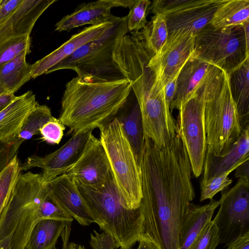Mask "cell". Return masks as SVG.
<instances>
[{
  "instance_id": "6da1fadb",
  "label": "cell",
  "mask_w": 249,
  "mask_h": 249,
  "mask_svg": "<svg viewBox=\"0 0 249 249\" xmlns=\"http://www.w3.org/2000/svg\"><path fill=\"white\" fill-rule=\"evenodd\" d=\"M140 168L143 216L141 235L160 249H179L182 224L195 197L186 149L177 135L166 148L144 136Z\"/></svg>"
},
{
  "instance_id": "7a4b0ae2",
  "label": "cell",
  "mask_w": 249,
  "mask_h": 249,
  "mask_svg": "<svg viewBox=\"0 0 249 249\" xmlns=\"http://www.w3.org/2000/svg\"><path fill=\"white\" fill-rule=\"evenodd\" d=\"M131 90L126 79L87 82L74 77L65 85L58 119L70 133L98 128L115 116Z\"/></svg>"
},
{
  "instance_id": "3957f363",
  "label": "cell",
  "mask_w": 249,
  "mask_h": 249,
  "mask_svg": "<svg viewBox=\"0 0 249 249\" xmlns=\"http://www.w3.org/2000/svg\"><path fill=\"white\" fill-rule=\"evenodd\" d=\"M43 219L73 220L52 200L41 174L20 173L0 216V240L14 232L12 249H25L33 228Z\"/></svg>"
},
{
  "instance_id": "277c9868",
  "label": "cell",
  "mask_w": 249,
  "mask_h": 249,
  "mask_svg": "<svg viewBox=\"0 0 249 249\" xmlns=\"http://www.w3.org/2000/svg\"><path fill=\"white\" fill-rule=\"evenodd\" d=\"M198 90L204 101L206 152L222 156L229 151L243 130L228 74L214 66Z\"/></svg>"
},
{
  "instance_id": "5b68a950",
  "label": "cell",
  "mask_w": 249,
  "mask_h": 249,
  "mask_svg": "<svg viewBox=\"0 0 249 249\" xmlns=\"http://www.w3.org/2000/svg\"><path fill=\"white\" fill-rule=\"evenodd\" d=\"M75 182L94 223L115 239L116 249H131L142 232L143 216L141 206L135 210L124 206L111 171L99 186Z\"/></svg>"
},
{
  "instance_id": "8992f818",
  "label": "cell",
  "mask_w": 249,
  "mask_h": 249,
  "mask_svg": "<svg viewBox=\"0 0 249 249\" xmlns=\"http://www.w3.org/2000/svg\"><path fill=\"white\" fill-rule=\"evenodd\" d=\"M128 32L126 16L119 18L99 37L79 49L45 74L70 69L87 82H112L126 79L113 58L122 38Z\"/></svg>"
},
{
  "instance_id": "52a82bcc",
  "label": "cell",
  "mask_w": 249,
  "mask_h": 249,
  "mask_svg": "<svg viewBox=\"0 0 249 249\" xmlns=\"http://www.w3.org/2000/svg\"><path fill=\"white\" fill-rule=\"evenodd\" d=\"M98 128L122 203L127 209H137L142 199L141 171L122 124L114 117Z\"/></svg>"
},
{
  "instance_id": "ba28073f",
  "label": "cell",
  "mask_w": 249,
  "mask_h": 249,
  "mask_svg": "<svg viewBox=\"0 0 249 249\" xmlns=\"http://www.w3.org/2000/svg\"><path fill=\"white\" fill-rule=\"evenodd\" d=\"M249 24L216 28L209 23L195 36L193 56L229 74L249 58Z\"/></svg>"
},
{
  "instance_id": "9c48e42d",
  "label": "cell",
  "mask_w": 249,
  "mask_h": 249,
  "mask_svg": "<svg viewBox=\"0 0 249 249\" xmlns=\"http://www.w3.org/2000/svg\"><path fill=\"white\" fill-rule=\"evenodd\" d=\"M226 0H156L150 11L165 18L168 36L187 33L196 36L210 23L217 9Z\"/></svg>"
},
{
  "instance_id": "30bf717a",
  "label": "cell",
  "mask_w": 249,
  "mask_h": 249,
  "mask_svg": "<svg viewBox=\"0 0 249 249\" xmlns=\"http://www.w3.org/2000/svg\"><path fill=\"white\" fill-rule=\"evenodd\" d=\"M178 110L176 134L186 149L192 171L198 178L203 171L207 148L204 101L198 89L180 105Z\"/></svg>"
},
{
  "instance_id": "8fae6325",
  "label": "cell",
  "mask_w": 249,
  "mask_h": 249,
  "mask_svg": "<svg viewBox=\"0 0 249 249\" xmlns=\"http://www.w3.org/2000/svg\"><path fill=\"white\" fill-rule=\"evenodd\" d=\"M220 208L213 220L218 230L219 244L227 245L249 231V181L238 178L235 185L222 191Z\"/></svg>"
},
{
  "instance_id": "7c38bea8",
  "label": "cell",
  "mask_w": 249,
  "mask_h": 249,
  "mask_svg": "<svg viewBox=\"0 0 249 249\" xmlns=\"http://www.w3.org/2000/svg\"><path fill=\"white\" fill-rule=\"evenodd\" d=\"M195 36L187 33L168 36L160 53L151 58L148 65L154 73L153 92L163 91L166 84L193 56Z\"/></svg>"
},
{
  "instance_id": "4fadbf2b",
  "label": "cell",
  "mask_w": 249,
  "mask_h": 249,
  "mask_svg": "<svg viewBox=\"0 0 249 249\" xmlns=\"http://www.w3.org/2000/svg\"><path fill=\"white\" fill-rule=\"evenodd\" d=\"M92 129L74 133L72 137L60 148L44 157L33 155L28 157L20 165L21 171L34 167L42 170V178L48 183L65 174L77 161L83 152Z\"/></svg>"
},
{
  "instance_id": "5bb4252c",
  "label": "cell",
  "mask_w": 249,
  "mask_h": 249,
  "mask_svg": "<svg viewBox=\"0 0 249 249\" xmlns=\"http://www.w3.org/2000/svg\"><path fill=\"white\" fill-rule=\"evenodd\" d=\"M110 171L102 142L92 134L80 157L65 174L76 182L95 186L103 183Z\"/></svg>"
},
{
  "instance_id": "9a60e30c",
  "label": "cell",
  "mask_w": 249,
  "mask_h": 249,
  "mask_svg": "<svg viewBox=\"0 0 249 249\" xmlns=\"http://www.w3.org/2000/svg\"><path fill=\"white\" fill-rule=\"evenodd\" d=\"M135 0H98L79 5L71 14L64 16L55 24L58 32L70 31L75 28L90 24L96 25L114 22L120 17L113 16L111 9L113 7L129 8Z\"/></svg>"
},
{
  "instance_id": "2e32d148",
  "label": "cell",
  "mask_w": 249,
  "mask_h": 249,
  "mask_svg": "<svg viewBox=\"0 0 249 249\" xmlns=\"http://www.w3.org/2000/svg\"><path fill=\"white\" fill-rule=\"evenodd\" d=\"M47 183L52 200L81 225L94 223L72 178L64 174Z\"/></svg>"
},
{
  "instance_id": "e0dca14e",
  "label": "cell",
  "mask_w": 249,
  "mask_h": 249,
  "mask_svg": "<svg viewBox=\"0 0 249 249\" xmlns=\"http://www.w3.org/2000/svg\"><path fill=\"white\" fill-rule=\"evenodd\" d=\"M113 23L91 25L72 35L57 49L32 64L31 78L45 74L51 68L71 55L78 49L99 37Z\"/></svg>"
},
{
  "instance_id": "ac0fdd59",
  "label": "cell",
  "mask_w": 249,
  "mask_h": 249,
  "mask_svg": "<svg viewBox=\"0 0 249 249\" xmlns=\"http://www.w3.org/2000/svg\"><path fill=\"white\" fill-rule=\"evenodd\" d=\"M55 0H23L12 16L0 24V42L15 36H30L37 19Z\"/></svg>"
},
{
  "instance_id": "d6986e66",
  "label": "cell",
  "mask_w": 249,
  "mask_h": 249,
  "mask_svg": "<svg viewBox=\"0 0 249 249\" xmlns=\"http://www.w3.org/2000/svg\"><path fill=\"white\" fill-rule=\"evenodd\" d=\"M38 104L36 95L29 90L0 111V141L15 142L26 117Z\"/></svg>"
},
{
  "instance_id": "ffe728a7",
  "label": "cell",
  "mask_w": 249,
  "mask_h": 249,
  "mask_svg": "<svg viewBox=\"0 0 249 249\" xmlns=\"http://www.w3.org/2000/svg\"><path fill=\"white\" fill-rule=\"evenodd\" d=\"M249 160V126L244 128L229 151L222 156L206 152L200 186L212 178Z\"/></svg>"
},
{
  "instance_id": "44dd1931",
  "label": "cell",
  "mask_w": 249,
  "mask_h": 249,
  "mask_svg": "<svg viewBox=\"0 0 249 249\" xmlns=\"http://www.w3.org/2000/svg\"><path fill=\"white\" fill-rule=\"evenodd\" d=\"M214 66L193 56L183 66L179 72L177 90L169 108L178 110L180 105L192 96Z\"/></svg>"
},
{
  "instance_id": "7402d4cb",
  "label": "cell",
  "mask_w": 249,
  "mask_h": 249,
  "mask_svg": "<svg viewBox=\"0 0 249 249\" xmlns=\"http://www.w3.org/2000/svg\"><path fill=\"white\" fill-rule=\"evenodd\" d=\"M115 117L122 124L140 165L144 146V131L141 110L132 90Z\"/></svg>"
},
{
  "instance_id": "603a6c76",
  "label": "cell",
  "mask_w": 249,
  "mask_h": 249,
  "mask_svg": "<svg viewBox=\"0 0 249 249\" xmlns=\"http://www.w3.org/2000/svg\"><path fill=\"white\" fill-rule=\"evenodd\" d=\"M210 200L202 206L191 203L182 224L179 249H189L204 227L212 220L219 202L213 199Z\"/></svg>"
},
{
  "instance_id": "cb8c5ba5",
  "label": "cell",
  "mask_w": 249,
  "mask_h": 249,
  "mask_svg": "<svg viewBox=\"0 0 249 249\" xmlns=\"http://www.w3.org/2000/svg\"><path fill=\"white\" fill-rule=\"evenodd\" d=\"M249 58L228 74L230 90L236 105L243 129L249 122Z\"/></svg>"
},
{
  "instance_id": "d4e9b609",
  "label": "cell",
  "mask_w": 249,
  "mask_h": 249,
  "mask_svg": "<svg viewBox=\"0 0 249 249\" xmlns=\"http://www.w3.org/2000/svg\"><path fill=\"white\" fill-rule=\"evenodd\" d=\"M31 50H24L0 68V84L8 93L14 94L31 79L32 64L26 62Z\"/></svg>"
},
{
  "instance_id": "484cf974",
  "label": "cell",
  "mask_w": 249,
  "mask_h": 249,
  "mask_svg": "<svg viewBox=\"0 0 249 249\" xmlns=\"http://www.w3.org/2000/svg\"><path fill=\"white\" fill-rule=\"evenodd\" d=\"M70 222L54 219L40 220L33 228L25 249H53Z\"/></svg>"
},
{
  "instance_id": "4316f807",
  "label": "cell",
  "mask_w": 249,
  "mask_h": 249,
  "mask_svg": "<svg viewBox=\"0 0 249 249\" xmlns=\"http://www.w3.org/2000/svg\"><path fill=\"white\" fill-rule=\"evenodd\" d=\"M249 18V0H226L216 10L210 24L216 28L243 25Z\"/></svg>"
},
{
  "instance_id": "83f0119b",
  "label": "cell",
  "mask_w": 249,
  "mask_h": 249,
  "mask_svg": "<svg viewBox=\"0 0 249 249\" xmlns=\"http://www.w3.org/2000/svg\"><path fill=\"white\" fill-rule=\"evenodd\" d=\"M53 117L51 110L48 106L38 104L26 117L15 142V147L18 150L25 140L39 134L40 128Z\"/></svg>"
},
{
  "instance_id": "f1b7e54d",
  "label": "cell",
  "mask_w": 249,
  "mask_h": 249,
  "mask_svg": "<svg viewBox=\"0 0 249 249\" xmlns=\"http://www.w3.org/2000/svg\"><path fill=\"white\" fill-rule=\"evenodd\" d=\"M142 30L149 48L155 54L159 53L168 37L164 16L160 14L154 15Z\"/></svg>"
},
{
  "instance_id": "f546056e",
  "label": "cell",
  "mask_w": 249,
  "mask_h": 249,
  "mask_svg": "<svg viewBox=\"0 0 249 249\" xmlns=\"http://www.w3.org/2000/svg\"><path fill=\"white\" fill-rule=\"evenodd\" d=\"M20 172V164L17 155L0 174V216L9 200Z\"/></svg>"
},
{
  "instance_id": "4dcf8cb0",
  "label": "cell",
  "mask_w": 249,
  "mask_h": 249,
  "mask_svg": "<svg viewBox=\"0 0 249 249\" xmlns=\"http://www.w3.org/2000/svg\"><path fill=\"white\" fill-rule=\"evenodd\" d=\"M31 38L28 35L9 37L0 42V68L22 51L31 50Z\"/></svg>"
},
{
  "instance_id": "1f68e13d",
  "label": "cell",
  "mask_w": 249,
  "mask_h": 249,
  "mask_svg": "<svg viewBox=\"0 0 249 249\" xmlns=\"http://www.w3.org/2000/svg\"><path fill=\"white\" fill-rule=\"evenodd\" d=\"M151 1L148 0H135L129 8L127 18V27L130 32H139L147 23L146 17L150 11Z\"/></svg>"
},
{
  "instance_id": "d6a6232c",
  "label": "cell",
  "mask_w": 249,
  "mask_h": 249,
  "mask_svg": "<svg viewBox=\"0 0 249 249\" xmlns=\"http://www.w3.org/2000/svg\"><path fill=\"white\" fill-rule=\"evenodd\" d=\"M238 166H235L212 178L201 186L200 201L202 202L208 199L211 200L217 193L226 190L232 182V180L228 178L229 175Z\"/></svg>"
},
{
  "instance_id": "836d02e7",
  "label": "cell",
  "mask_w": 249,
  "mask_h": 249,
  "mask_svg": "<svg viewBox=\"0 0 249 249\" xmlns=\"http://www.w3.org/2000/svg\"><path fill=\"white\" fill-rule=\"evenodd\" d=\"M219 244L218 230L211 220L204 227L189 249H215Z\"/></svg>"
},
{
  "instance_id": "e575fe53",
  "label": "cell",
  "mask_w": 249,
  "mask_h": 249,
  "mask_svg": "<svg viewBox=\"0 0 249 249\" xmlns=\"http://www.w3.org/2000/svg\"><path fill=\"white\" fill-rule=\"evenodd\" d=\"M66 126L59 119L53 117L40 129L41 139L49 144H58L64 135Z\"/></svg>"
},
{
  "instance_id": "d590c367",
  "label": "cell",
  "mask_w": 249,
  "mask_h": 249,
  "mask_svg": "<svg viewBox=\"0 0 249 249\" xmlns=\"http://www.w3.org/2000/svg\"><path fill=\"white\" fill-rule=\"evenodd\" d=\"M94 234L90 233V245L93 249H114L117 242L108 233L103 231L99 233L93 230Z\"/></svg>"
},
{
  "instance_id": "8d00e7d4",
  "label": "cell",
  "mask_w": 249,
  "mask_h": 249,
  "mask_svg": "<svg viewBox=\"0 0 249 249\" xmlns=\"http://www.w3.org/2000/svg\"><path fill=\"white\" fill-rule=\"evenodd\" d=\"M18 151L15 146V142L0 141V174L17 155Z\"/></svg>"
},
{
  "instance_id": "74e56055",
  "label": "cell",
  "mask_w": 249,
  "mask_h": 249,
  "mask_svg": "<svg viewBox=\"0 0 249 249\" xmlns=\"http://www.w3.org/2000/svg\"><path fill=\"white\" fill-rule=\"evenodd\" d=\"M23 0H0V24L14 13Z\"/></svg>"
},
{
  "instance_id": "f35d334b",
  "label": "cell",
  "mask_w": 249,
  "mask_h": 249,
  "mask_svg": "<svg viewBox=\"0 0 249 249\" xmlns=\"http://www.w3.org/2000/svg\"><path fill=\"white\" fill-rule=\"evenodd\" d=\"M227 246V249H249V231L238 236Z\"/></svg>"
},
{
  "instance_id": "ab89813d",
  "label": "cell",
  "mask_w": 249,
  "mask_h": 249,
  "mask_svg": "<svg viewBox=\"0 0 249 249\" xmlns=\"http://www.w3.org/2000/svg\"><path fill=\"white\" fill-rule=\"evenodd\" d=\"M179 73L171 79L166 85L164 89L166 101L170 107L175 97L177 90V81Z\"/></svg>"
},
{
  "instance_id": "60d3db41",
  "label": "cell",
  "mask_w": 249,
  "mask_h": 249,
  "mask_svg": "<svg viewBox=\"0 0 249 249\" xmlns=\"http://www.w3.org/2000/svg\"><path fill=\"white\" fill-rule=\"evenodd\" d=\"M234 170L235 178L249 181V160L242 163Z\"/></svg>"
},
{
  "instance_id": "b9f144b4",
  "label": "cell",
  "mask_w": 249,
  "mask_h": 249,
  "mask_svg": "<svg viewBox=\"0 0 249 249\" xmlns=\"http://www.w3.org/2000/svg\"><path fill=\"white\" fill-rule=\"evenodd\" d=\"M138 241L139 246L136 249H160L158 246L147 236L141 235Z\"/></svg>"
},
{
  "instance_id": "7bdbcfd3",
  "label": "cell",
  "mask_w": 249,
  "mask_h": 249,
  "mask_svg": "<svg viewBox=\"0 0 249 249\" xmlns=\"http://www.w3.org/2000/svg\"><path fill=\"white\" fill-rule=\"evenodd\" d=\"M14 94L8 93L0 96V111L16 98Z\"/></svg>"
},
{
  "instance_id": "ee69618b",
  "label": "cell",
  "mask_w": 249,
  "mask_h": 249,
  "mask_svg": "<svg viewBox=\"0 0 249 249\" xmlns=\"http://www.w3.org/2000/svg\"><path fill=\"white\" fill-rule=\"evenodd\" d=\"M14 232L0 240V249H12V241Z\"/></svg>"
},
{
  "instance_id": "f6af8a7d",
  "label": "cell",
  "mask_w": 249,
  "mask_h": 249,
  "mask_svg": "<svg viewBox=\"0 0 249 249\" xmlns=\"http://www.w3.org/2000/svg\"><path fill=\"white\" fill-rule=\"evenodd\" d=\"M70 232L68 231H65L61 234V237L62 239V249H68L69 245V237ZM53 249H57L55 247Z\"/></svg>"
},
{
  "instance_id": "bcb514c9",
  "label": "cell",
  "mask_w": 249,
  "mask_h": 249,
  "mask_svg": "<svg viewBox=\"0 0 249 249\" xmlns=\"http://www.w3.org/2000/svg\"><path fill=\"white\" fill-rule=\"evenodd\" d=\"M68 249H86L85 248L81 245L77 244L73 242L69 244Z\"/></svg>"
},
{
  "instance_id": "7dc6e473",
  "label": "cell",
  "mask_w": 249,
  "mask_h": 249,
  "mask_svg": "<svg viewBox=\"0 0 249 249\" xmlns=\"http://www.w3.org/2000/svg\"><path fill=\"white\" fill-rule=\"evenodd\" d=\"M8 93V92L6 89L0 84V96Z\"/></svg>"
}]
</instances>
